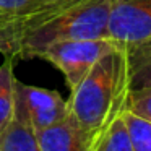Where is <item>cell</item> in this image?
I'll return each instance as SVG.
<instances>
[{"mask_svg": "<svg viewBox=\"0 0 151 151\" xmlns=\"http://www.w3.org/2000/svg\"><path fill=\"white\" fill-rule=\"evenodd\" d=\"M36 135L41 151H89L93 146L89 135L70 114Z\"/></svg>", "mask_w": 151, "mask_h": 151, "instance_id": "cell-7", "label": "cell"}, {"mask_svg": "<svg viewBox=\"0 0 151 151\" xmlns=\"http://www.w3.org/2000/svg\"><path fill=\"white\" fill-rule=\"evenodd\" d=\"M15 57H5L0 65V133L10 125L15 117L17 106V78H15Z\"/></svg>", "mask_w": 151, "mask_h": 151, "instance_id": "cell-9", "label": "cell"}, {"mask_svg": "<svg viewBox=\"0 0 151 151\" xmlns=\"http://www.w3.org/2000/svg\"><path fill=\"white\" fill-rule=\"evenodd\" d=\"M112 0H78L55 17L41 23L18 41L15 59H39L54 42L109 37V13Z\"/></svg>", "mask_w": 151, "mask_h": 151, "instance_id": "cell-2", "label": "cell"}, {"mask_svg": "<svg viewBox=\"0 0 151 151\" xmlns=\"http://www.w3.org/2000/svg\"><path fill=\"white\" fill-rule=\"evenodd\" d=\"M130 93L125 47L117 46L102 55L78 83L68 99L70 115L89 135L93 145L120 117Z\"/></svg>", "mask_w": 151, "mask_h": 151, "instance_id": "cell-1", "label": "cell"}, {"mask_svg": "<svg viewBox=\"0 0 151 151\" xmlns=\"http://www.w3.org/2000/svg\"><path fill=\"white\" fill-rule=\"evenodd\" d=\"M124 124L127 127L132 151H151V122L124 111Z\"/></svg>", "mask_w": 151, "mask_h": 151, "instance_id": "cell-12", "label": "cell"}, {"mask_svg": "<svg viewBox=\"0 0 151 151\" xmlns=\"http://www.w3.org/2000/svg\"><path fill=\"white\" fill-rule=\"evenodd\" d=\"M15 114L21 115L36 133L52 127L70 114L68 101L60 93L39 86H31L17 80Z\"/></svg>", "mask_w": 151, "mask_h": 151, "instance_id": "cell-5", "label": "cell"}, {"mask_svg": "<svg viewBox=\"0 0 151 151\" xmlns=\"http://www.w3.org/2000/svg\"><path fill=\"white\" fill-rule=\"evenodd\" d=\"M109 39L122 47L151 39V0H112Z\"/></svg>", "mask_w": 151, "mask_h": 151, "instance_id": "cell-6", "label": "cell"}, {"mask_svg": "<svg viewBox=\"0 0 151 151\" xmlns=\"http://www.w3.org/2000/svg\"><path fill=\"white\" fill-rule=\"evenodd\" d=\"M125 111L151 122V86L130 89Z\"/></svg>", "mask_w": 151, "mask_h": 151, "instance_id": "cell-13", "label": "cell"}, {"mask_svg": "<svg viewBox=\"0 0 151 151\" xmlns=\"http://www.w3.org/2000/svg\"><path fill=\"white\" fill-rule=\"evenodd\" d=\"M0 151H41L36 132L21 115L15 114L10 125L0 133Z\"/></svg>", "mask_w": 151, "mask_h": 151, "instance_id": "cell-8", "label": "cell"}, {"mask_svg": "<svg viewBox=\"0 0 151 151\" xmlns=\"http://www.w3.org/2000/svg\"><path fill=\"white\" fill-rule=\"evenodd\" d=\"M119 44L112 39H83V41H60L50 44L41 52L39 59L47 60L65 76L67 86L75 89L78 83L89 73L94 63L115 49Z\"/></svg>", "mask_w": 151, "mask_h": 151, "instance_id": "cell-4", "label": "cell"}, {"mask_svg": "<svg viewBox=\"0 0 151 151\" xmlns=\"http://www.w3.org/2000/svg\"><path fill=\"white\" fill-rule=\"evenodd\" d=\"M78 0H0V52L13 57L18 41Z\"/></svg>", "mask_w": 151, "mask_h": 151, "instance_id": "cell-3", "label": "cell"}, {"mask_svg": "<svg viewBox=\"0 0 151 151\" xmlns=\"http://www.w3.org/2000/svg\"><path fill=\"white\" fill-rule=\"evenodd\" d=\"M89 151H132L127 127L122 115L109 125L107 130L98 138V141L93 145Z\"/></svg>", "mask_w": 151, "mask_h": 151, "instance_id": "cell-11", "label": "cell"}, {"mask_svg": "<svg viewBox=\"0 0 151 151\" xmlns=\"http://www.w3.org/2000/svg\"><path fill=\"white\" fill-rule=\"evenodd\" d=\"M130 89L151 86V39L125 47Z\"/></svg>", "mask_w": 151, "mask_h": 151, "instance_id": "cell-10", "label": "cell"}]
</instances>
